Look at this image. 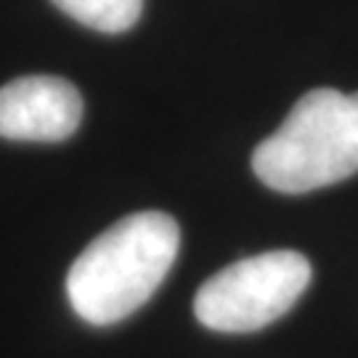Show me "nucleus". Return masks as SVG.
Returning a JSON list of instances; mask_svg holds the SVG:
<instances>
[{"label": "nucleus", "instance_id": "nucleus-1", "mask_svg": "<svg viewBox=\"0 0 358 358\" xmlns=\"http://www.w3.org/2000/svg\"><path fill=\"white\" fill-rule=\"evenodd\" d=\"M178 247L180 229L167 213L120 217L69 268L66 294L75 313L93 327L128 319L165 282Z\"/></svg>", "mask_w": 358, "mask_h": 358}, {"label": "nucleus", "instance_id": "nucleus-2", "mask_svg": "<svg viewBox=\"0 0 358 358\" xmlns=\"http://www.w3.org/2000/svg\"><path fill=\"white\" fill-rule=\"evenodd\" d=\"M252 170L279 194H308L356 176L358 90H308L255 149Z\"/></svg>", "mask_w": 358, "mask_h": 358}, {"label": "nucleus", "instance_id": "nucleus-3", "mask_svg": "<svg viewBox=\"0 0 358 358\" xmlns=\"http://www.w3.org/2000/svg\"><path fill=\"white\" fill-rule=\"evenodd\" d=\"M310 263L294 250H273L236 260L210 276L194 297V313L207 329L257 332L282 319L310 284Z\"/></svg>", "mask_w": 358, "mask_h": 358}, {"label": "nucleus", "instance_id": "nucleus-4", "mask_svg": "<svg viewBox=\"0 0 358 358\" xmlns=\"http://www.w3.org/2000/svg\"><path fill=\"white\" fill-rule=\"evenodd\" d=\"M80 122L83 96L64 77L27 75L0 88V138L56 143Z\"/></svg>", "mask_w": 358, "mask_h": 358}, {"label": "nucleus", "instance_id": "nucleus-5", "mask_svg": "<svg viewBox=\"0 0 358 358\" xmlns=\"http://www.w3.org/2000/svg\"><path fill=\"white\" fill-rule=\"evenodd\" d=\"M51 3L83 27L106 35L128 32L141 19L143 11V0H51Z\"/></svg>", "mask_w": 358, "mask_h": 358}]
</instances>
